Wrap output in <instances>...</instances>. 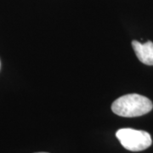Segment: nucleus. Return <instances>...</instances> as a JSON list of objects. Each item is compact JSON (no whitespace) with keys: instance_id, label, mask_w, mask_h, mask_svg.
I'll list each match as a JSON object with an SVG mask.
<instances>
[{"instance_id":"f257e3e1","label":"nucleus","mask_w":153,"mask_h":153,"mask_svg":"<svg viewBox=\"0 0 153 153\" xmlns=\"http://www.w3.org/2000/svg\"><path fill=\"white\" fill-rule=\"evenodd\" d=\"M153 108V104L147 97L138 94H129L117 99L111 105L115 114L123 117H135L147 114Z\"/></svg>"},{"instance_id":"f03ea898","label":"nucleus","mask_w":153,"mask_h":153,"mask_svg":"<svg viewBox=\"0 0 153 153\" xmlns=\"http://www.w3.org/2000/svg\"><path fill=\"white\" fill-rule=\"evenodd\" d=\"M116 136L123 147L131 152H140L151 146L152 140L150 134L133 128H121Z\"/></svg>"},{"instance_id":"7ed1b4c3","label":"nucleus","mask_w":153,"mask_h":153,"mask_svg":"<svg viewBox=\"0 0 153 153\" xmlns=\"http://www.w3.org/2000/svg\"><path fill=\"white\" fill-rule=\"evenodd\" d=\"M132 46L138 59L142 63L153 66V43L148 41L145 44L140 43L134 40L132 42Z\"/></svg>"},{"instance_id":"20e7f679","label":"nucleus","mask_w":153,"mask_h":153,"mask_svg":"<svg viewBox=\"0 0 153 153\" xmlns=\"http://www.w3.org/2000/svg\"><path fill=\"white\" fill-rule=\"evenodd\" d=\"M37 153H47V152H37Z\"/></svg>"}]
</instances>
